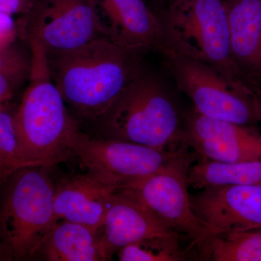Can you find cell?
<instances>
[{"label":"cell","instance_id":"1","mask_svg":"<svg viewBox=\"0 0 261 261\" xmlns=\"http://www.w3.org/2000/svg\"><path fill=\"white\" fill-rule=\"evenodd\" d=\"M45 51L49 74L68 109L94 123L132 81L145 73L140 54L107 37L69 50Z\"/></svg>","mask_w":261,"mask_h":261},{"label":"cell","instance_id":"2","mask_svg":"<svg viewBox=\"0 0 261 261\" xmlns=\"http://www.w3.org/2000/svg\"><path fill=\"white\" fill-rule=\"evenodd\" d=\"M28 43L29 84L14 116L19 152L27 166L51 168L73 155L69 141L80 126L51 80L45 49Z\"/></svg>","mask_w":261,"mask_h":261},{"label":"cell","instance_id":"3","mask_svg":"<svg viewBox=\"0 0 261 261\" xmlns=\"http://www.w3.org/2000/svg\"><path fill=\"white\" fill-rule=\"evenodd\" d=\"M184 115L168 89L145 72L121 91L94 123L104 138L152 148H184L180 132Z\"/></svg>","mask_w":261,"mask_h":261},{"label":"cell","instance_id":"4","mask_svg":"<svg viewBox=\"0 0 261 261\" xmlns=\"http://www.w3.org/2000/svg\"><path fill=\"white\" fill-rule=\"evenodd\" d=\"M51 168L25 166L0 185V240L15 260L34 258L58 223Z\"/></svg>","mask_w":261,"mask_h":261},{"label":"cell","instance_id":"5","mask_svg":"<svg viewBox=\"0 0 261 261\" xmlns=\"http://www.w3.org/2000/svg\"><path fill=\"white\" fill-rule=\"evenodd\" d=\"M159 17L184 56L255 91L233 61L224 0H184L163 9Z\"/></svg>","mask_w":261,"mask_h":261},{"label":"cell","instance_id":"6","mask_svg":"<svg viewBox=\"0 0 261 261\" xmlns=\"http://www.w3.org/2000/svg\"><path fill=\"white\" fill-rule=\"evenodd\" d=\"M164 63L178 89L191 99L197 112L247 126L260 121V99L254 89L188 56L164 58Z\"/></svg>","mask_w":261,"mask_h":261},{"label":"cell","instance_id":"7","mask_svg":"<svg viewBox=\"0 0 261 261\" xmlns=\"http://www.w3.org/2000/svg\"><path fill=\"white\" fill-rule=\"evenodd\" d=\"M195 157L183 149L154 173L116 192L145 206L170 229L187 238L193 249L214 232L192 208L188 174Z\"/></svg>","mask_w":261,"mask_h":261},{"label":"cell","instance_id":"8","mask_svg":"<svg viewBox=\"0 0 261 261\" xmlns=\"http://www.w3.org/2000/svg\"><path fill=\"white\" fill-rule=\"evenodd\" d=\"M69 147L89 174L112 193L154 173L187 148L164 150L125 141L91 138L80 128L72 135Z\"/></svg>","mask_w":261,"mask_h":261},{"label":"cell","instance_id":"9","mask_svg":"<svg viewBox=\"0 0 261 261\" xmlns=\"http://www.w3.org/2000/svg\"><path fill=\"white\" fill-rule=\"evenodd\" d=\"M19 25L21 37L46 51L69 50L104 37L93 0H37Z\"/></svg>","mask_w":261,"mask_h":261},{"label":"cell","instance_id":"10","mask_svg":"<svg viewBox=\"0 0 261 261\" xmlns=\"http://www.w3.org/2000/svg\"><path fill=\"white\" fill-rule=\"evenodd\" d=\"M103 36L128 50L154 51L164 58L183 56L143 0H93Z\"/></svg>","mask_w":261,"mask_h":261},{"label":"cell","instance_id":"11","mask_svg":"<svg viewBox=\"0 0 261 261\" xmlns=\"http://www.w3.org/2000/svg\"><path fill=\"white\" fill-rule=\"evenodd\" d=\"M180 141L196 158L221 163L261 161V135L252 126L203 116L184 114Z\"/></svg>","mask_w":261,"mask_h":261},{"label":"cell","instance_id":"12","mask_svg":"<svg viewBox=\"0 0 261 261\" xmlns=\"http://www.w3.org/2000/svg\"><path fill=\"white\" fill-rule=\"evenodd\" d=\"M192 210L214 231L261 229V185H223L190 195Z\"/></svg>","mask_w":261,"mask_h":261},{"label":"cell","instance_id":"13","mask_svg":"<svg viewBox=\"0 0 261 261\" xmlns=\"http://www.w3.org/2000/svg\"><path fill=\"white\" fill-rule=\"evenodd\" d=\"M112 195L89 173L65 176L56 185L57 221L65 220L101 230Z\"/></svg>","mask_w":261,"mask_h":261},{"label":"cell","instance_id":"14","mask_svg":"<svg viewBox=\"0 0 261 261\" xmlns=\"http://www.w3.org/2000/svg\"><path fill=\"white\" fill-rule=\"evenodd\" d=\"M233 61L256 90L261 87V0H226Z\"/></svg>","mask_w":261,"mask_h":261},{"label":"cell","instance_id":"15","mask_svg":"<svg viewBox=\"0 0 261 261\" xmlns=\"http://www.w3.org/2000/svg\"><path fill=\"white\" fill-rule=\"evenodd\" d=\"M171 231L140 202L113 193L102 227L103 238L111 257L130 244Z\"/></svg>","mask_w":261,"mask_h":261},{"label":"cell","instance_id":"16","mask_svg":"<svg viewBox=\"0 0 261 261\" xmlns=\"http://www.w3.org/2000/svg\"><path fill=\"white\" fill-rule=\"evenodd\" d=\"M36 256L49 261H105L112 259L103 238L102 228L62 220L46 235Z\"/></svg>","mask_w":261,"mask_h":261},{"label":"cell","instance_id":"17","mask_svg":"<svg viewBox=\"0 0 261 261\" xmlns=\"http://www.w3.org/2000/svg\"><path fill=\"white\" fill-rule=\"evenodd\" d=\"M195 252L200 260L261 261V229L214 231Z\"/></svg>","mask_w":261,"mask_h":261},{"label":"cell","instance_id":"18","mask_svg":"<svg viewBox=\"0 0 261 261\" xmlns=\"http://www.w3.org/2000/svg\"><path fill=\"white\" fill-rule=\"evenodd\" d=\"M188 181L196 190L223 185H261V161L221 163L200 159L190 166Z\"/></svg>","mask_w":261,"mask_h":261},{"label":"cell","instance_id":"19","mask_svg":"<svg viewBox=\"0 0 261 261\" xmlns=\"http://www.w3.org/2000/svg\"><path fill=\"white\" fill-rule=\"evenodd\" d=\"M183 238L175 231L148 237L120 249L117 255L121 261L187 260L193 249L182 247Z\"/></svg>","mask_w":261,"mask_h":261},{"label":"cell","instance_id":"20","mask_svg":"<svg viewBox=\"0 0 261 261\" xmlns=\"http://www.w3.org/2000/svg\"><path fill=\"white\" fill-rule=\"evenodd\" d=\"M15 111L10 102L0 104V185L17 170L27 166L19 152Z\"/></svg>","mask_w":261,"mask_h":261},{"label":"cell","instance_id":"21","mask_svg":"<svg viewBox=\"0 0 261 261\" xmlns=\"http://www.w3.org/2000/svg\"><path fill=\"white\" fill-rule=\"evenodd\" d=\"M30 68L31 56H27L13 45L0 46V73L24 82L25 79H29Z\"/></svg>","mask_w":261,"mask_h":261},{"label":"cell","instance_id":"22","mask_svg":"<svg viewBox=\"0 0 261 261\" xmlns=\"http://www.w3.org/2000/svg\"><path fill=\"white\" fill-rule=\"evenodd\" d=\"M20 36V25L13 15L0 11V46L13 45Z\"/></svg>","mask_w":261,"mask_h":261},{"label":"cell","instance_id":"23","mask_svg":"<svg viewBox=\"0 0 261 261\" xmlns=\"http://www.w3.org/2000/svg\"><path fill=\"white\" fill-rule=\"evenodd\" d=\"M37 0H0V11L11 15H28Z\"/></svg>","mask_w":261,"mask_h":261},{"label":"cell","instance_id":"24","mask_svg":"<svg viewBox=\"0 0 261 261\" xmlns=\"http://www.w3.org/2000/svg\"><path fill=\"white\" fill-rule=\"evenodd\" d=\"M23 82L14 76L0 73V104L10 102Z\"/></svg>","mask_w":261,"mask_h":261},{"label":"cell","instance_id":"25","mask_svg":"<svg viewBox=\"0 0 261 261\" xmlns=\"http://www.w3.org/2000/svg\"><path fill=\"white\" fill-rule=\"evenodd\" d=\"M13 260V257L12 255L11 252H10L8 247L5 246V244L0 240V260Z\"/></svg>","mask_w":261,"mask_h":261},{"label":"cell","instance_id":"26","mask_svg":"<svg viewBox=\"0 0 261 261\" xmlns=\"http://www.w3.org/2000/svg\"><path fill=\"white\" fill-rule=\"evenodd\" d=\"M154 1H155L160 6L163 7V10L173 6V5H177L178 3L183 2L184 0H154Z\"/></svg>","mask_w":261,"mask_h":261},{"label":"cell","instance_id":"27","mask_svg":"<svg viewBox=\"0 0 261 261\" xmlns=\"http://www.w3.org/2000/svg\"><path fill=\"white\" fill-rule=\"evenodd\" d=\"M258 97H259V99H260V106H261V87H260V89H259Z\"/></svg>","mask_w":261,"mask_h":261},{"label":"cell","instance_id":"28","mask_svg":"<svg viewBox=\"0 0 261 261\" xmlns=\"http://www.w3.org/2000/svg\"><path fill=\"white\" fill-rule=\"evenodd\" d=\"M224 1H226V0H224Z\"/></svg>","mask_w":261,"mask_h":261}]
</instances>
